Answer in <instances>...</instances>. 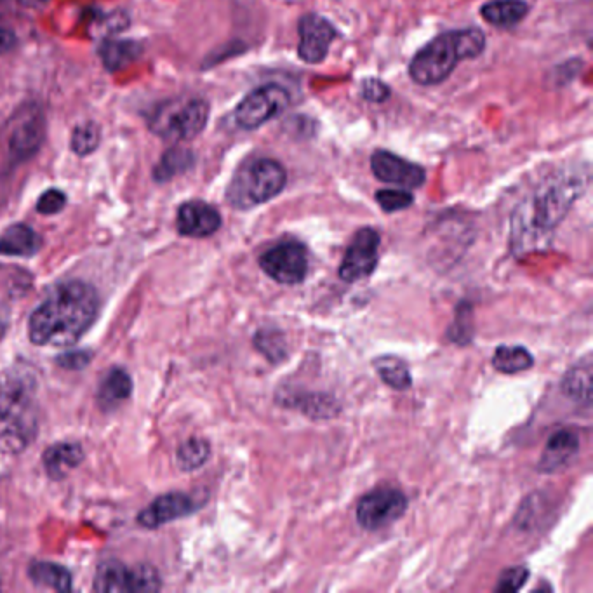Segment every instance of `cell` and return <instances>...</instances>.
<instances>
[{
	"label": "cell",
	"mask_w": 593,
	"mask_h": 593,
	"mask_svg": "<svg viewBox=\"0 0 593 593\" xmlns=\"http://www.w3.org/2000/svg\"><path fill=\"white\" fill-rule=\"evenodd\" d=\"M100 308L98 293L82 280L54 286L28 322V336L39 347H67L93 326Z\"/></svg>",
	"instance_id": "obj_1"
},
{
	"label": "cell",
	"mask_w": 593,
	"mask_h": 593,
	"mask_svg": "<svg viewBox=\"0 0 593 593\" xmlns=\"http://www.w3.org/2000/svg\"><path fill=\"white\" fill-rule=\"evenodd\" d=\"M587 185L588 167H567L550 174L517 209L515 239L526 244L527 240L536 242L550 234L566 218L567 211L587 190Z\"/></svg>",
	"instance_id": "obj_2"
},
{
	"label": "cell",
	"mask_w": 593,
	"mask_h": 593,
	"mask_svg": "<svg viewBox=\"0 0 593 593\" xmlns=\"http://www.w3.org/2000/svg\"><path fill=\"white\" fill-rule=\"evenodd\" d=\"M39 430L37 380L30 369L9 367L0 376V451L20 454Z\"/></svg>",
	"instance_id": "obj_3"
},
{
	"label": "cell",
	"mask_w": 593,
	"mask_h": 593,
	"mask_svg": "<svg viewBox=\"0 0 593 593\" xmlns=\"http://www.w3.org/2000/svg\"><path fill=\"white\" fill-rule=\"evenodd\" d=\"M484 49L486 35L479 28L451 30L414 54L409 75L420 86H437L453 75L461 61L479 58Z\"/></svg>",
	"instance_id": "obj_4"
},
{
	"label": "cell",
	"mask_w": 593,
	"mask_h": 593,
	"mask_svg": "<svg viewBox=\"0 0 593 593\" xmlns=\"http://www.w3.org/2000/svg\"><path fill=\"white\" fill-rule=\"evenodd\" d=\"M287 173L279 160L260 157L242 164L235 171L227 190L230 206L247 211L275 199L284 190Z\"/></svg>",
	"instance_id": "obj_5"
},
{
	"label": "cell",
	"mask_w": 593,
	"mask_h": 593,
	"mask_svg": "<svg viewBox=\"0 0 593 593\" xmlns=\"http://www.w3.org/2000/svg\"><path fill=\"white\" fill-rule=\"evenodd\" d=\"M211 107L204 98L167 100L150 115V131L173 143L197 138L209 122Z\"/></svg>",
	"instance_id": "obj_6"
},
{
	"label": "cell",
	"mask_w": 593,
	"mask_h": 593,
	"mask_svg": "<svg viewBox=\"0 0 593 593\" xmlns=\"http://www.w3.org/2000/svg\"><path fill=\"white\" fill-rule=\"evenodd\" d=\"M289 103L291 96L279 84L256 87L235 108V122L242 129L253 131L284 114Z\"/></svg>",
	"instance_id": "obj_7"
},
{
	"label": "cell",
	"mask_w": 593,
	"mask_h": 593,
	"mask_svg": "<svg viewBox=\"0 0 593 593\" xmlns=\"http://www.w3.org/2000/svg\"><path fill=\"white\" fill-rule=\"evenodd\" d=\"M406 494L395 487H380L364 494L357 503V520L367 531H378L406 514Z\"/></svg>",
	"instance_id": "obj_8"
},
{
	"label": "cell",
	"mask_w": 593,
	"mask_h": 593,
	"mask_svg": "<svg viewBox=\"0 0 593 593\" xmlns=\"http://www.w3.org/2000/svg\"><path fill=\"white\" fill-rule=\"evenodd\" d=\"M260 267L265 274L284 286L300 284L307 277V249L300 242L287 240L268 249L260 256Z\"/></svg>",
	"instance_id": "obj_9"
},
{
	"label": "cell",
	"mask_w": 593,
	"mask_h": 593,
	"mask_svg": "<svg viewBox=\"0 0 593 593\" xmlns=\"http://www.w3.org/2000/svg\"><path fill=\"white\" fill-rule=\"evenodd\" d=\"M159 588V574L148 566L127 569L120 562L108 560L94 576V590L98 592H155Z\"/></svg>",
	"instance_id": "obj_10"
},
{
	"label": "cell",
	"mask_w": 593,
	"mask_h": 593,
	"mask_svg": "<svg viewBox=\"0 0 593 593\" xmlns=\"http://www.w3.org/2000/svg\"><path fill=\"white\" fill-rule=\"evenodd\" d=\"M380 244V234L374 228H360L341 261V280L352 284L373 274L380 260Z\"/></svg>",
	"instance_id": "obj_11"
},
{
	"label": "cell",
	"mask_w": 593,
	"mask_h": 593,
	"mask_svg": "<svg viewBox=\"0 0 593 593\" xmlns=\"http://www.w3.org/2000/svg\"><path fill=\"white\" fill-rule=\"evenodd\" d=\"M44 138H46V117L40 108L30 107L25 114L18 117L14 127H11L9 140H7L9 157L16 164L27 162L42 148Z\"/></svg>",
	"instance_id": "obj_12"
},
{
	"label": "cell",
	"mask_w": 593,
	"mask_h": 593,
	"mask_svg": "<svg viewBox=\"0 0 593 593\" xmlns=\"http://www.w3.org/2000/svg\"><path fill=\"white\" fill-rule=\"evenodd\" d=\"M298 56L308 65H317L326 60L329 47L338 37V30L331 21L320 14H305L298 21Z\"/></svg>",
	"instance_id": "obj_13"
},
{
	"label": "cell",
	"mask_w": 593,
	"mask_h": 593,
	"mask_svg": "<svg viewBox=\"0 0 593 593\" xmlns=\"http://www.w3.org/2000/svg\"><path fill=\"white\" fill-rule=\"evenodd\" d=\"M371 169L378 180L388 183V185L404 188V190L420 188L427 180V174L423 167L402 159L399 155L392 154L388 150L374 152L371 157Z\"/></svg>",
	"instance_id": "obj_14"
},
{
	"label": "cell",
	"mask_w": 593,
	"mask_h": 593,
	"mask_svg": "<svg viewBox=\"0 0 593 593\" xmlns=\"http://www.w3.org/2000/svg\"><path fill=\"white\" fill-rule=\"evenodd\" d=\"M176 227L178 232L185 237L204 239L209 235L216 234L221 227V214L216 207L202 202V200H190L181 204L176 216Z\"/></svg>",
	"instance_id": "obj_15"
},
{
	"label": "cell",
	"mask_w": 593,
	"mask_h": 593,
	"mask_svg": "<svg viewBox=\"0 0 593 593\" xmlns=\"http://www.w3.org/2000/svg\"><path fill=\"white\" fill-rule=\"evenodd\" d=\"M199 507V503L190 494H164V496L157 498L150 507L145 508L141 512L138 522L143 527L155 529V527L164 526L167 522H173V520L194 514L195 510Z\"/></svg>",
	"instance_id": "obj_16"
},
{
	"label": "cell",
	"mask_w": 593,
	"mask_h": 593,
	"mask_svg": "<svg viewBox=\"0 0 593 593\" xmlns=\"http://www.w3.org/2000/svg\"><path fill=\"white\" fill-rule=\"evenodd\" d=\"M578 451H580V437L576 435V432L559 430L548 440L547 447H545L540 463H538V470L545 474L557 472L559 468L569 465V461L573 460Z\"/></svg>",
	"instance_id": "obj_17"
},
{
	"label": "cell",
	"mask_w": 593,
	"mask_h": 593,
	"mask_svg": "<svg viewBox=\"0 0 593 593\" xmlns=\"http://www.w3.org/2000/svg\"><path fill=\"white\" fill-rule=\"evenodd\" d=\"M42 247V237H40L34 228L16 223L4 230L0 235V254L6 256H21V258H30L39 253Z\"/></svg>",
	"instance_id": "obj_18"
},
{
	"label": "cell",
	"mask_w": 593,
	"mask_h": 593,
	"mask_svg": "<svg viewBox=\"0 0 593 593\" xmlns=\"http://www.w3.org/2000/svg\"><path fill=\"white\" fill-rule=\"evenodd\" d=\"M98 53L103 67L107 68L110 74H114L140 60L143 46L136 40L107 39L103 40Z\"/></svg>",
	"instance_id": "obj_19"
},
{
	"label": "cell",
	"mask_w": 593,
	"mask_h": 593,
	"mask_svg": "<svg viewBox=\"0 0 593 593\" xmlns=\"http://www.w3.org/2000/svg\"><path fill=\"white\" fill-rule=\"evenodd\" d=\"M527 13L529 6L526 0H491L480 7V14L486 23L503 30L519 25Z\"/></svg>",
	"instance_id": "obj_20"
},
{
	"label": "cell",
	"mask_w": 593,
	"mask_h": 593,
	"mask_svg": "<svg viewBox=\"0 0 593 593\" xmlns=\"http://www.w3.org/2000/svg\"><path fill=\"white\" fill-rule=\"evenodd\" d=\"M84 460V451L79 444L72 442H61L49 447L46 453L42 454V463L46 467V472L53 479H61L74 470Z\"/></svg>",
	"instance_id": "obj_21"
},
{
	"label": "cell",
	"mask_w": 593,
	"mask_h": 593,
	"mask_svg": "<svg viewBox=\"0 0 593 593\" xmlns=\"http://www.w3.org/2000/svg\"><path fill=\"white\" fill-rule=\"evenodd\" d=\"M131 392H133L131 376L122 369H112L107 374V378L101 381L98 402L105 411H112L115 407H119L124 400L129 399Z\"/></svg>",
	"instance_id": "obj_22"
},
{
	"label": "cell",
	"mask_w": 593,
	"mask_h": 593,
	"mask_svg": "<svg viewBox=\"0 0 593 593\" xmlns=\"http://www.w3.org/2000/svg\"><path fill=\"white\" fill-rule=\"evenodd\" d=\"M195 164V155L183 147H174L162 155L159 164L154 167V180L159 183L173 180L188 171Z\"/></svg>",
	"instance_id": "obj_23"
},
{
	"label": "cell",
	"mask_w": 593,
	"mask_h": 593,
	"mask_svg": "<svg viewBox=\"0 0 593 593\" xmlns=\"http://www.w3.org/2000/svg\"><path fill=\"white\" fill-rule=\"evenodd\" d=\"M30 578L39 587L53 588L56 592H70L72 590V574L68 569L53 562H35L30 567Z\"/></svg>",
	"instance_id": "obj_24"
},
{
	"label": "cell",
	"mask_w": 593,
	"mask_h": 593,
	"mask_svg": "<svg viewBox=\"0 0 593 593\" xmlns=\"http://www.w3.org/2000/svg\"><path fill=\"white\" fill-rule=\"evenodd\" d=\"M374 369L380 374L381 380L394 390H407L413 385V378L404 360L395 355H381L374 360Z\"/></svg>",
	"instance_id": "obj_25"
},
{
	"label": "cell",
	"mask_w": 593,
	"mask_h": 593,
	"mask_svg": "<svg viewBox=\"0 0 593 593\" xmlns=\"http://www.w3.org/2000/svg\"><path fill=\"white\" fill-rule=\"evenodd\" d=\"M534 366L533 355L524 347H498L494 352L493 367L498 373L517 374Z\"/></svg>",
	"instance_id": "obj_26"
},
{
	"label": "cell",
	"mask_w": 593,
	"mask_h": 593,
	"mask_svg": "<svg viewBox=\"0 0 593 593\" xmlns=\"http://www.w3.org/2000/svg\"><path fill=\"white\" fill-rule=\"evenodd\" d=\"M562 390L573 400H590L592 395V366L590 359L573 367L562 381Z\"/></svg>",
	"instance_id": "obj_27"
},
{
	"label": "cell",
	"mask_w": 593,
	"mask_h": 593,
	"mask_svg": "<svg viewBox=\"0 0 593 593\" xmlns=\"http://www.w3.org/2000/svg\"><path fill=\"white\" fill-rule=\"evenodd\" d=\"M101 143V127L93 122V120H86L82 124H77L70 138V148L75 155L79 157H87V155L94 154Z\"/></svg>",
	"instance_id": "obj_28"
},
{
	"label": "cell",
	"mask_w": 593,
	"mask_h": 593,
	"mask_svg": "<svg viewBox=\"0 0 593 593\" xmlns=\"http://www.w3.org/2000/svg\"><path fill=\"white\" fill-rule=\"evenodd\" d=\"M211 456V446L207 444L206 440L190 439L181 444L176 454V460L180 465L181 470L185 472H192L197 468L202 467Z\"/></svg>",
	"instance_id": "obj_29"
},
{
	"label": "cell",
	"mask_w": 593,
	"mask_h": 593,
	"mask_svg": "<svg viewBox=\"0 0 593 593\" xmlns=\"http://www.w3.org/2000/svg\"><path fill=\"white\" fill-rule=\"evenodd\" d=\"M254 347L274 364L286 359V341L279 331H260L254 336Z\"/></svg>",
	"instance_id": "obj_30"
},
{
	"label": "cell",
	"mask_w": 593,
	"mask_h": 593,
	"mask_svg": "<svg viewBox=\"0 0 593 593\" xmlns=\"http://www.w3.org/2000/svg\"><path fill=\"white\" fill-rule=\"evenodd\" d=\"M376 202L385 213H397L413 206L414 197L409 190L404 188H387L376 194Z\"/></svg>",
	"instance_id": "obj_31"
},
{
	"label": "cell",
	"mask_w": 593,
	"mask_h": 593,
	"mask_svg": "<svg viewBox=\"0 0 593 593\" xmlns=\"http://www.w3.org/2000/svg\"><path fill=\"white\" fill-rule=\"evenodd\" d=\"M65 206H67L65 192H61L58 188H49L37 200V213L53 216V214L61 213Z\"/></svg>",
	"instance_id": "obj_32"
},
{
	"label": "cell",
	"mask_w": 593,
	"mask_h": 593,
	"mask_svg": "<svg viewBox=\"0 0 593 593\" xmlns=\"http://www.w3.org/2000/svg\"><path fill=\"white\" fill-rule=\"evenodd\" d=\"M529 578V569L524 566L510 567L501 574L498 585L494 587L496 592H519L520 588L526 585Z\"/></svg>",
	"instance_id": "obj_33"
},
{
	"label": "cell",
	"mask_w": 593,
	"mask_h": 593,
	"mask_svg": "<svg viewBox=\"0 0 593 593\" xmlns=\"http://www.w3.org/2000/svg\"><path fill=\"white\" fill-rule=\"evenodd\" d=\"M360 94H362L364 100L371 101V103H383V101H387L390 98L392 91H390V87L385 82L369 77V79L362 80Z\"/></svg>",
	"instance_id": "obj_34"
},
{
	"label": "cell",
	"mask_w": 593,
	"mask_h": 593,
	"mask_svg": "<svg viewBox=\"0 0 593 593\" xmlns=\"http://www.w3.org/2000/svg\"><path fill=\"white\" fill-rule=\"evenodd\" d=\"M61 367L65 369H82L89 362V355L86 352H70V354L61 355L60 359Z\"/></svg>",
	"instance_id": "obj_35"
},
{
	"label": "cell",
	"mask_w": 593,
	"mask_h": 593,
	"mask_svg": "<svg viewBox=\"0 0 593 593\" xmlns=\"http://www.w3.org/2000/svg\"><path fill=\"white\" fill-rule=\"evenodd\" d=\"M16 42H18V39L11 30L0 27V54L11 53L16 47Z\"/></svg>",
	"instance_id": "obj_36"
},
{
	"label": "cell",
	"mask_w": 593,
	"mask_h": 593,
	"mask_svg": "<svg viewBox=\"0 0 593 593\" xmlns=\"http://www.w3.org/2000/svg\"><path fill=\"white\" fill-rule=\"evenodd\" d=\"M4 331H6V326H4V322L0 319V340H2V336H4Z\"/></svg>",
	"instance_id": "obj_37"
},
{
	"label": "cell",
	"mask_w": 593,
	"mask_h": 593,
	"mask_svg": "<svg viewBox=\"0 0 593 593\" xmlns=\"http://www.w3.org/2000/svg\"><path fill=\"white\" fill-rule=\"evenodd\" d=\"M4 4H6V2H4V0H0V7L4 6ZM0 13H2V11H0Z\"/></svg>",
	"instance_id": "obj_38"
}]
</instances>
